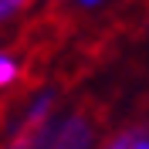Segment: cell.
<instances>
[{
	"label": "cell",
	"mask_w": 149,
	"mask_h": 149,
	"mask_svg": "<svg viewBox=\"0 0 149 149\" xmlns=\"http://www.w3.org/2000/svg\"><path fill=\"white\" fill-rule=\"evenodd\" d=\"M14 78H17V61L10 54H0V88H7Z\"/></svg>",
	"instance_id": "cell-2"
},
{
	"label": "cell",
	"mask_w": 149,
	"mask_h": 149,
	"mask_svg": "<svg viewBox=\"0 0 149 149\" xmlns=\"http://www.w3.org/2000/svg\"><path fill=\"white\" fill-rule=\"evenodd\" d=\"M27 3H31V0H0V20H7V17H14V14H20Z\"/></svg>",
	"instance_id": "cell-3"
},
{
	"label": "cell",
	"mask_w": 149,
	"mask_h": 149,
	"mask_svg": "<svg viewBox=\"0 0 149 149\" xmlns=\"http://www.w3.org/2000/svg\"><path fill=\"white\" fill-rule=\"evenodd\" d=\"M95 142V129L85 115H71L61 125H51L47 139L41 149H92Z\"/></svg>",
	"instance_id": "cell-1"
},
{
	"label": "cell",
	"mask_w": 149,
	"mask_h": 149,
	"mask_svg": "<svg viewBox=\"0 0 149 149\" xmlns=\"http://www.w3.org/2000/svg\"><path fill=\"white\" fill-rule=\"evenodd\" d=\"M81 3H85V7H92V3H98V0H81Z\"/></svg>",
	"instance_id": "cell-6"
},
{
	"label": "cell",
	"mask_w": 149,
	"mask_h": 149,
	"mask_svg": "<svg viewBox=\"0 0 149 149\" xmlns=\"http://www.w3.org/2000/svg\"><path fill=\"white\" fill-rule=\"evenodd\" d=\"M132 149H149V139H136V142H132Z\"/></svg>",
	"instance_id": "cell-5"
},
{
	"label": "cell",
	"mask_w": 149,
	"mask_h": 149,
	"mask_svg": "<svg viewBox=\"0 0 149 149\" xmlns=\"http://www.w3.org/2000/svg\"><path fill=\"white\" fill-rule=\"evenodd\" d=\"M136 139H142V136H136V132H125V136H119V139L112 142L109 149H132V142Z\"/></svg>",
	"instance_id": "cell-4"
}]
</instances>
